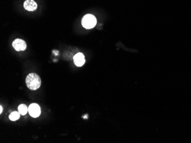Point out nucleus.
<instances>
[{
    "label": "nucleus",
    "instance_id": "obj_1",
    "mask_svg": "<svg viewBox=\"0 0 191 143\" xmlns=\"http://www.w3.org/2000/svg\"><path fill=\"white\" fill-rule=\"evenodd\" d=\"M25 82L27 88L31 90L39 89L41 85V78L35 73H29L26 77Z\"/></svg>",
    "mask_w": 191,
    "mask_h": 143
},
{
    "label": "nucleus",
    "instance_id": "obj_2",
    "mask_svg": "<svg viewBox=\"0 0 191 143\" xmlns=\"http://www.w3.org/2000/svg\"><path fill=\"white\" fill-rule=\"evenodd\" d=\"M97 23V20L96 17L92 14H86L85 16H84L81 21L82 26L87 29H90L93 28Z\"/></svg>",
    "mask_w": 191,
    "mask_h": 143
},
{
    "label": "nucleus",
    "instance_id": "obj_3",
    "mask_svg": "<svg viewBox=\"0 0 191 143\" xmlns=\"http://www.w3.org/2000/svg\"><path fill=\"white\" fill-rule=\"evenodd\" d=\"M28 111L30 115L33 117H38L41 114V109L39 105L36 103H33L29 105Z\"/></svg>",
    "mask_w": 191,
    "mask_h": 143
},
{
    "label": "nucleus",
    "instance_id": "obj_4",
    "mask_svg": "<svg viewBox=\"0 0 191 143\" xmlns=\"http://www.w3.org/2000/svg\"><path fill=\"white\" fill-rule=\"evenodd\" d=\"M12 46L14 49L17 51H24L27 49V43L21 39H16L12 43Z\"/></svg>",
    "mask_w": 191,
    "mask_h": 143
},
{
    "label": "nucleus",
    "instance_id": "obj_5",
    "mask_svg": "<svg viewBox=\"0 0 191 143\" xmlns=\"http://www.w3.org/2000/svg\"><path fill=\"white\" fill-rule=\"evenodd\" d=\"M73 60L75 65L77 67H81L85 62V57L81 53H78L76 54L73 57Z\"/></svg>",
    "mask_w": 191,
    "mask_h": 143
},
{
    "label": "nucleus",
    "instance_id": "obj_6",
    "mask_svg": "<svg viewBox=\"0 0 191 143\" xmlns=\"http://www.w3.org/2000/svg\"><path fill=\"white\" fill-rule=\"evenodd\" d=\"M24 8L28 11H34L37 8V5L33 0H26L23 3Z\"/></svg>",
    "mask_w": 191,
    "mask_h": 143
},
{
    "label": "nucleus",
    "instance_id": "obj_7",
    "mask_svg": "<svg viewBox=\"0 0 191 143\" xmlns=\"http://www.w3.org/2000/svg\"><path fill=\"white\" fill-rule=\"evenodd\" d=\"M18 111L21 115H25L28 111V108L26 105H21L18 107Z\"/></svg>",
    "mask_w": 191,
    "mask_h": 143
},
{
    "label": "nucleus",
    "instance_id": "obj_8",
    "mask_svg": "<svg viewBox=\"0 0 191 143\" xmlns=\"http://www.w3.org/2000/svg\"><path fill=\"white\" fill-rule=\"evenodd\" d=\"M20 113L19 112H17V111H14V112H12L9 116V119L11 120V121H16V120H18L20 117Z\"/></svg>",
    "mask_w": 191,
    "mask_h": 143
},
{
    "label": "nucleus",
    "instance_id": "obj_9",
    "mask_svg": "<svg viewBox=\"0 0 191 143\" xmlns=\"http://www.w3.org/2000/svg\"><path fill=\"white\" fill-rule=\"evenodd\" d=\"M0 108H1V110H0V113H2V111H3V108H2V105H0Z\"/></svg>",
    "mask_w": 191,
    "mask_h": 143
}]
</instances>
